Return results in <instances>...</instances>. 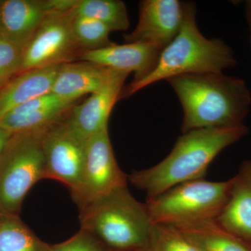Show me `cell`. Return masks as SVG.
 Masks as SVG:
<instances>
[{
  "label": "cell",
  "mask_w": 251,
  "mask_h": 251,
  "mask_svg": "<svg viewBox=\"0 0 251 251\" xmlns=\"http://www.w3.org/2000/svg\"><path fill=\"white\" fill-rule=\"evenodd\" d=\"M126 179L117 164L108 130H103L87 139L85 165L78 186L72 193L73 200L80 209L127 186Z\"/></svg>",
  "instance_id": "cell-8"
},
{
  "label": "cell",
  "mask_w": 251,
  "mask_h": 251,
  "mask_svg": "<svg viewBox=\"0 0 251 251\" xmlns=\"http://www.w3.org/2000/svg\"><path fill=\"white\" fill-rule=\"evenodd\" d=\"M75 14L97 20L112 31H126L130 26L126 6L120 0H78Z\"/></svg>",
  "instance_id": "cell-20"
},
{
  "label": "cell",
  "mask_w": 251,
  "mask_h": 251,
  "mask_svg": "<svg viewBox=\"0 0 251 251\" xmlns=\"http://www.w3.org/2000/svg\"><path fill=\"white\" fill-rule=\"evenodd\" d=\"M201 251H251V245L224 228L216 220L175 226Z\"/></svg>",
  "instance_id": "cell-18"
},
{
  "label": "cell",
  "mask_w": 251,
  "mask_h": 251,
  "mask_svg": "<svg viewBox=\"0 0 251 251\" xmlns=\"http://www.w3.org/2000/svg\"><path fill=\"white\" fill-rule=\"evenodd\" d=\"M23 50L0 31V89L21 72Z\"/></svg>",
  "instance_id": "cell-23"
},
{
  "label": "cell",
  "mask_w": 251,
  "mask_h": 251,
  "mask_svg": "<svg viewBox=\"0 0 251 251\" xmlns=\"http://www.w3.org/2000/svg\"><path fill=\"white\" fill-rule=\"evenodd\" d=\"M197 9L192 1H185L184 22L179 34L162 50L156 67L143 78L124 87L120 99L155 82L185 74L223 73L237 64L234 52L221 39H207L198 29Z\"/></svg>",
  "instance_id": "cell-3"
},
{
  "label": "cell",
  "mask_w": 251,
  "mask_h": 251,
  "mask_svg": "<svg viewBox=\"0 0 251 251\" xmlns=\"http://www.w3.org/2000/svg\"><path fill=\"white\" fill-rule=\"evenodd\" d=\"M144 251H201L177 227L152 224L148 247Z\"/></svg>",
  "instance_id": "cell-22"
},
{
  "label": "cell",
  "mask_w": 251,
  "mask_h": 251,
  "mask_svg": "<svg viewBox=\"0 0 251 251\" xmlns=\"http://www.w3.org/2000/svg\"><path fill=\"white\" fill-rule=\"evenodd\" d=\"M74 16L75 9L50 13L25 47L20 73L80 60L83 51L73 31Z\"/></svg>",
  "instance_id": "cell-7"
},
{
  "label": "cell",
  "mask_w": 251,
  "mask_h": 251,
  "mask_svg": "<svg viewBox=\"0 0 251 251\" xmlns=\"http://www.w3.org/2000/svg\"><path fill=\"white\" fill-rule=\"evenodd\" d=\"M128 75V73H120L102 90L90 94L82 103L75 104L67 117L73 129L85 139L108 129L109 117L120 99Z\"/></svg>",
  "instance_id": "cell-12"
},
{
  "label": "cell",
  "mask_w": 251,
  "mask_h": 251,
  "mask_svg": "<svg viewBox=\"0 0 251 251\" xmlns=\"http://www.w3.org/2000/svg\"><path fill=\"white\" fill-rule=\"evenodd\" d=\"M233 181L195 180L147 200L151 224L179 226L216 220L228 201Z\"/></svg>",
  "instance_id": "cell-5"
},
{
  "label": "cell",
  "mask_w": 251,
  "mask_h": 251,
  "mask_svg": "<svg viewBox=\"0 0 251 251\" xmlns=\"http://www.w3.org/2000/svg\"><path fill=\"white\" fill-rule=\"evenodd\" d=\"M18 216H0V251H49Z\"/></svg>",
  "instance_id": "cell-19"
},
{
  "label": "cell",
  "mask_w": 251,
  "mask_h": 251,
  "mask_svg": "<svg viewBox=\"0 0 251 251\" xmlns=\"http://www.w3.org/2000/svg\"><path fill=\"white\" fill-rule=\"evenodd\" d=\"M184 15L185 1L143 0L136 27L124 39L127 43H146L163 50L179 34Z\"/></svg>",
  "instance_id": "cell-10"
},
{
  "label": "cell",
  "mask_w": 251,
  "mask_h": 251,
  "mask_svg": "<svg viewBox=\"0 0 251 251\" xmlns=\"http://www.w3.org/2000/svg\"><path fill=\"white\" fill-rule=\"evenodd\" d=\"M77 103L50 92L8 112L0 118V128L11 134L44 130L64 120Z\"/></svg>",
  "instance_id": "cell-11"
},
{
  "label": "cell",
  "mask_w": 251,
  "mask_h": 251,
  "mask_svg": "<svg viewBox=\"0 0 251 251\" xmlns=\"http://www.w3.org/2000/svg\"><path fill=\"white\" fill-rule=\"evenodd\" d=\"M81 228L111 251H144L152 224L146 204L119 188L79 209Z\"/></svg>",
  "instance_id": "cell-4"
},
{
  "label": "cell",
  "mask_w": 251,
  "mask_h": 251,
  "mask_svg": "<svg viewBox=\"0 0 251 251\" xmlns=\"http://www.w3.org/2000/svg\"><path fill=\"white\" fill-rule=\"evenodd\" d=\"M183 108L182 133L243 125L251 94L244 80L223 73L185 74L166 80Z\"/></svg>",
  "instance_id": "cell-1"
},
{
  "label": "cell",
  "mask_w": 251,
  "mask_h": 251,
  "mask_svg": "<svg viewBox=\"0 0 251 251\" xmlns=\"http://www.w3.org/2000/svg\"><path fill=\"white\" fill-rule=\"evenodd\" d=\"M230 195L216 222L251 245V161H247L233 177Z\"/></svg>",
  "instance_id": "cell-16"
},
{
  "label": "cell",
  "mask_w": 251,
  "mask_h": 251,
  "mask_svg": "<svg viewBox=\"0 0 251 251\" xmlns=\"http://www.w3.org/2000/svg\"><path fill=\"white\" fill-rule=\"evenodd\" d=\"M49 251H111L87 231L80 229L65 242L50 246Z\"/></svg>",
  "instance_id": "cell-24"
},
{
  "label": "cell",
  "mask_w": 251,
  "mask_h": 251,
  "mask_svg": "<svg viewBox=\"0 0 251 251\" xmlns=\"http://www.w3.org/2000/svg\"><path fill=\"white\" fill-rule=\"evenodd\" d=\"M247 16L249 27H250L251 40V1H247Z\"/></svg>",
  "instance_id": "cell-26"
},
{
  "label": "cell",
  "mask_w": 251,
  "mask_h": 251,
  "mask_svg": "<svg viewBox=\"0 0 251 251\" xmlns=\"http://www.w3.org/2000/svg\"><path fill=\"white\" fill-rule=\"evenodd\" d=\"M11 133L0 128V153L3 151L11 136Z\"/></svg>",
  "instance_id": "cell-25"
},
{
  "label": "cell",
  "mask_w": 251,
  "mask_h": 251,
  "mask_svg": "<svg viewBox=\"0 0 251 251\" xmlns=\"http://www.w3.org/2000/svg\"><path fill=\"white\" fill-rule=\"evenodd\" d=\"M247 133L244 125L186 132L163 161L148 169L133 172L128 179L135 187L146 191L148 200L183 183L203 179L214 158Z\"/></svg>",
  "instance_id": "cell-2"
},
{
  "label": "cell",
  "mask_w": 251,
  "mask_h": 251,
  "mask_svg": "<svg viewBox=\"0 0 251 251\" xmlns=\"http://www.w3.org/2000/svg\"><path fill=\"white\" fill-rule=\"evenodd\" d=\"M50 12L49 0L0 1V31L25 49Z\"/></svg>",
  "instance_id": "cell-15"
},
{
  "label": "cell",
  "mask_w": 251,
  "mask_h": 251,
  "mask_svg": "<svg viewBox=\"0 0 251 251\" xmlns=\"http://www.w3.org/2000/svg\"><path fill=\"white\" fill-rule=\"evenodd\" d=\"M44 130L11 135L0 153V214L18 216L29 190L46 179Z\"/></svg>",
  "instance_id": "cell-6"
},
{
  "label": "cell",
  "mask_w": 251,
  "mask_h": 251,
  "mask_svg": "<svg viewBox=\"0 0 251 251\" xmlns=\"http://www.w3.org/2000/svg\"><path fill=\"white\" fill-rule=\"evenodd\" d=\"M0 216H1V214H0Z\"/></svg>",
  "instance_id": "cell-27"
},
{
  "label": "cell",
  "mask_w": 251,
  "mask_h": 251,
  "mask_svg": "<svg viewBox=\"0 0 251 251\" xmlns=\"http://www.w3.org/2000/svg\"><path fill=\"white\" fill-rule=\"evenodd\" d=\"M67 117L44 130L42 148L46 177L62 183L72 193L78 186L83 171L87 139L73 129Z\"/></svg>",
  "instance_id": "cell-9"
},
{
  "label": "cell",
  "mask_w": 251,
  "mask_h": 251,
  "mask_svg": "<svg viewBox=\"0 0 251 251\" xmlns=\"http://www.w3.org/2000/svg\"><path fill=\"white\" fill-rule=\"evenodd\" d=\"M72 27L75 39L83 52L103 49L114 44L109 39L112 31L93 18L75 14Z\"/></svg>",
  "instance_id": "cell-21"
},
{
  "label": "cell",
  "mask_w": 251,
  "mask_h": 251,
  "mask_svg": "<svg viewBox=\"0 0 251 251\" xmlns=\"http://www.w3.org/2000/svg\"><path fill=\"white\" fill-rule=\"evenodd\" d=\"M161 50L146 43L113 44L108 47L86 51L80 60L94 63L118 72L135 73L133 80H139L149 75L156 67Z\"/></svg>",
  "instance_id": "cell-13"
},
{
  "label": "cell",
  "mask_w": 251,
  "mask_h": 251,
  "mask_svg": "<svg viewBox=\"0 0 251 251\" xmlns=\"http://www.w3.org/2000/svg\"><path fill=\"white\" fill-rule=\"evenodd\" d=\"M122 72L77 61L59 66L51 92L71 101L102 90Z\"/></svg>",
  "instance_id": "cell-14"
},
{
  "label": "cell",
  "mask_w": 251,
  "mask_h": 251,
  "mask_svg": "<svg viewBox=\"0 0 251 251\" xmlns=\"http://www.w3.org/2000/svg\"><path fill=\"white\" fill-rule=\"evenodd\" d=\"M59 66L25 71L5 84L0 89V118L20 105L51 92Z\"/></svg>",
  "instance_id": "cell-17"
}]
</instances>
